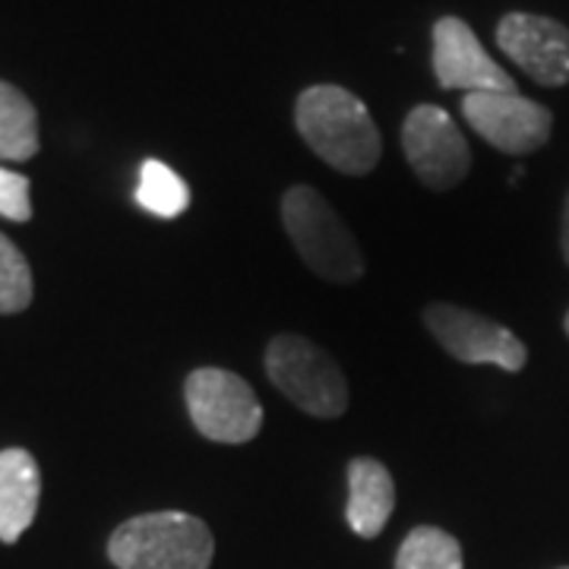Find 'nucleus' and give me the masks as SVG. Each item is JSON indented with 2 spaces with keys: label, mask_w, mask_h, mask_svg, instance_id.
<instances>
[{
  "label": "nucleus",
  "mask_w": 569,
  "mask_h": 569,
  "mask_svg": "<svg viewBox=\"0 0 569 569\" xmlns=\"http://www.w3.org/2000/svg\"><path fill=\"white\" fill-rule=\"evenodd\" d=\"M560 241H563V257H567L569 263V197L567 206H563V234H560Z\"/></svg>",
  "instance_id": "a211bd4d"
},
{
  "label": "nucleus",
  "mask_w": 569,
  "mask_h": 569,
  "mask_svg": "<svg viewBox=\"0 0 569 569\" xmlns=\"http://www.w3.org/2000/svg\"><path fill=\"white\" fill-rule=\"evenodd\" d=\"M563 569H569V567H563Z\"/></svg>",
  "instance_id": "aec40b11"
},
{
  "label": "nucleus",
  "mask_w": 569,
  "mask_h": 569,
  "mask_svg": "<svg viewBox=\"0 0 569 569\" xmlns=\"http://www.w3.org/2000/svg\"><path fill=\"white\" fill-rule=\"evenodd\" d=\"M396 569H462V548L449 531L421 526L408 531L396 557Z\"/></svg>",
  "instance_id": "2eb2a0df"
},
{
  "label": "nucleus",
  "mask_w": 569,
  "mask_h": 569,
  "mask_svg": "<svg viewBox=\"0 0 569 569\" xmlns=\"http://www.w3.org/2000/svg\"><path fill=\"white\" fill-rule=\"evenodd\" d=\"M567 336H569V313H567Z\"/></svg>",
  "instance_id": "6ab92c4d"
},
{
  "label": "nucleus",
  "mask_w": 569,
  "mask_h": 569,
  "mask_svg": "<svg viewBox=\"0 0 569 569\" xmlns=\"http://www.w3.org/2000/svg\"><path fill=\"white\" fill-rule=\"evenodd\" d=\"M433 73L443 89L466 92H516V82L485 51V44L459 17H443L433 26Z\"/></svg>",
  "instance_id": "1a4fd4ad"
},
{
  "label": "nucleus",
  "mask_w": 569,
  "mask_h": 569,
  "mask_svg": "<svg viewBox=\"0 0 569 569\" xmlns=\"http://www.w3.org/2000/svg\"><path fill=\"white\" fill-rule=\"evenodd\" d=\"M266 377L313 418H339L348 408L346 373L305 336L284 332L269 342Z\"/></svg>",
  "instance_id": "20e7f679"
},
{
  "label": "nucleus",
  "mask_w": 569,
  "mask_h": 569,
  "mask_svg": "<svg viewBox=\"0 0 569 569\" xmlns=\"http://www.w3.org/2000/svg\"><path fill=\"white\" fill-rule=\"evenodd\" d=\"M295 123L305 142L342 174H370L383 142L367 104L342 86H310L295 104Z\"/></svg>",
  "instance_id": "f257e3e1"
},
{
  "label": "nucleus",
  "mask_w": 569,
  "mask_h": 569,
  "mask_svg": "<svg viewBox=\"0 0 569 569\" xmlns=\"http://www.w3.org/2000/svg\"><path fill=\"white\" fill-rule=\"evenodd\" d=\"M212 531L190 512H146L127 519L108 541V557L118 569H209Z\"/></svg>",
  "instance_id": "f03ea898"
},
{
  "label": "nucleus",
  "mask_w": 569,
  "mask_h": 569,
  "mask_svg": "<svg viewBox=\"0 0 569 569\" xmlns=\"http://www.w3.org/2000/svg\"><path fill=\"white\" fill-rule=\"evenodd\" d=\"M497 44L541 86L569 82V29L548 17L509 13L497 26Z\"/></svg>",
  "instance_id": "9d476101"
},
{
  "label": "nucleus",
  "mask_w": 569,
  "mask_h": 569,
  "mask_svg": "<svg viewBox=\"0 0 569 569\" xmlns=\"http://www.w3.org/2000/svg\"><path fill=\"white\" fill-rule=\"evenodd\" d=\"M183 399L193 427L216 443H247L263 427V408L250 383L222 367H200L187 377Z\"/></svg>",
  "instance_id": "39448f33"
},
{
  "label": "nucleus",
  "mask_w": 569,
  "mask_h": 569,
  "mask_svg": "<svg viewBox=\"0 0 569 569\" xmlns=\"http://www.w3.org/2000/svg\"><path fill=\"white\" fill-rule=\"evenodd\" d=\"M402 149L418 181L430 190L459 187L471 168V149L462 130L437 104H418L408 111L402 123Z\"/></svg>",
  "instance_id": "423d86ee"
},
{
  "label": "nucleus",
  "mask_w": 569,
  "mask_h": 569,
  "mask_svg": "<svg viewBox=\"0 0 569 569\" xmlns=\"http://www.w3.org/2000/svg\"><path fill=\"white\" fill-rule=\"evenodd\" d=\"M427 329L462 365H497L503 370H522L529 361L526 346L507 326L493 323L481 313L456 305H430L425 310Z\"/></svg>",
  "instance_id": "6e6552de"
},
{
  "label": "nucleus",
  "mask_w": 569,
  "mask_h": 569,
  "mask_svg": "<svg viewBox=\"0 0 569 569\" xmlns=\"http://www.w3.org/2000/svg\"><path fill=\"white\" fill-rule=\"evenodd\" d=\"M39 152V114L36 104L17 86L0 80V159L29 162Z\"/></svg>",
  "instance_id": "ddd939ff"
},
{
  "label": "nucleus",
  "mask_w": 569,
  "mask_h": 569,
  "mask_svg": "<svg viewBox=\"0 0 569 569\" xmlns=\"http://www.w3.org/2000/svg\"><path fill=\"white\" fill-rule=\"evenodd\" d=\"M396 509V485L383 462L351 459L348 466V526L361 538H377Z\"/></svg>",
  "instance_id": "f8f14e48"
},
{
  "label": "nucleus",
  "mask_w": 569,
  "mask_h": 569,
  "mask_svg": "<svg viewBox=\"0 0 569 569\" xmlns=\"http://www.w3.org/2000/svg\"><path fill=\"white\" fill-rule=\"evenodd\" d=\"M137 203L159 216V219H178L190 206V190L181 181L174 168H168L159 159H149L140 168V183H137Z\"/></svg>",
  "instance_id": "4468645a"
},
{
  "label": "nucleus",
  "mask_w": 569,
  "mask_h": 569,
  "mask_svg": "<svg viewBox=\"0 0 569 569\" xmlns=\"http://www.w3.org/2000/svg\"><path fill=\"white\" fill-rule=\"evenodd\" d=\"M41 497V471L26 449L0 452V541L17 545L36 522Z\"/></svg>",
  "instance_id": "9b49d317"
},
{
  "label": "nucleus",
  "mask_w": 569,
  "mask_h": 569,
  "mask_svg": "<svg viewBox=\"0 0 569 569\" xmlns=\"http://www.w3.org/2000/svg\"><path fill=\"white\" fill-rule=\"evenodd\" d=\"M282 222L295 250L326 282L348 284L365 276V257L339 212L313 187H291L282 197Z\"/></svg>",
  "instance_id": "7ed1b4c3"
},
{
  "label": "nucleus",
  "mask_w": 569,
  "mask_h": 569,
  "mask_svg": "<svg viewBox=\"0 0 569 569\" xmlns=\"http://www.w3.org/2000/svg\"><path fill=\"white\" fill-rule=\"evenodd\" d=\"M32 301V269L22 250L0 234V313H20Z\"/></svg>",
  "instance_id": "dca6fc26"
},
{
  "label": "nucleus",
  "mask_w": 569,
  "mask_h": 569,
  "mask_svg": "<svg viewBox=\"0 0 569 569\" xmlns=\"http://www.w3.org/2000/svg\"><path fill=\"white\" fill-rule=\"evenodd\" d=\"M0 216L10 222H29L32 203H29V178L0 168Z\"/></svg>",
  "instance_id": "f3484780"
},
{
  "label": "nucleus",
  "mask_w": 569,
  "mask_h": 569,
  "mask_svg": "<svg viewBox=\"0 0 569 569\" xmlns=\"http://www.w3.org/2000/svg\"><path fill=\"white\" fill-rule=\"evenodd\" d=\"M462 114L478 137L507 152V156H529L550 140L553 114L545 104L531 102L519 92H468Z\"/></svg>",
  "instance_id": "0eeeda50"
}]
</instances>
